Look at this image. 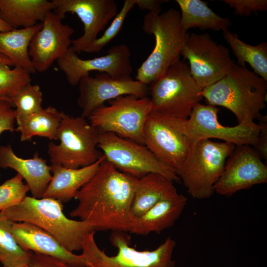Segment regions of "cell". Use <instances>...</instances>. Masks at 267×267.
I'll list each match as a JSON object with an SVG mask.
<instances>
[{
	"label": "cell",
	"mask_w": 267,
	"mask_h": 267,
	"mask_svg": "<svg viewBox=\"0 0 267 267\" xmlns=\"http://www.w3.org/2000/svg\"><path fill=\"white\" fill-rule=\"evenodd\" d=\"M15 107L16 118H21L41 111L43 92L38 85L28 84L11 99Z\"/></svg>",
	"instance_id": "4dcf8cb0"
},
{
	"label": "cell",
	"mask_w": 267,
	"mask_h": 267,
	"mask_svg": "<svg viewBox=\"0 0 267 267\" xmlns=\"http://www.w3.org/2000/svg\"><path fill=\"white\" fill-rule=\"evenodd\" d=\"M53 12L62 19L65 14H76L84 25V33L72 40L70 48L79 54L85 51L98 38V35L118 13L114 0H52Z\"/></svg>",
	"instance_id": "2e32d148"
},
{
	"label": "cell",
	"mask_w": 267,
	"mask_h": 267,
	"mask_svg": "<svg viewBox=\"0 0 267 267\" xmlns=\"http://www.w3.org/2000/svg\"><path fill=\"white\" fill-rule=\"evenodd\" d=\"M12 222L0 212V263L2 266L27 267L32 252L22 249L11 232Z\"/></svg>",
	"instance_id": "f1b7e54d"
},
{
	"label": "cell",
	"mask_w": 267,
	"mask_h": 267,
	"mask_svg": "<svg viewBox=\"0 0 267 267\" xmlns=\"http://www.w3.org/2000/svg\"><path fill=\"white\" fill-rule=\"evenodd\" d=\"M149 88L151 113L172 118L187 120L203 98V89L191 76L189 66L180 59Z\"/></svg>",
	"instance_id": "5b68a950"
},
{
	"label": "cell",
	"mask_w": 267,
	"mask_h": 267,
	"mask_svg": "<svg viewBox=\"0 0 267 267\" xmlns=\"http://www.w3.org/2000/svg\"><path fill=\"white\" fill-rule=\"evenodd\" d=\"M98 148L106 159L119 171L139 178L149 173H158L179 182L177 174L162 164L144 145L111 133L99 134Z\"/></svg>",
	"instance_id": "30bf717a"
},
{
	"label": "cell",
	"mask_w": 267,
	"mask_h": 267,
	"mask_svg": "<svg viewBox=\"0 0 267 267\" xmlns=\"http://www.w3.org/2000/svg\"><path fill=\"white\" fill-rule=\"evenodd\" d=\"M12 66L13 64L9 59L0 54V97L10 101L32 81L29 72L19 67L11 69Z\"/></svg>",
	"instance_id": "f546056e"
},
{
	"label": "cell",
	"mask_w": 267,
	"mask_h": 267,
	"mask_svg": "<svg viewBox=\"0 0 267 267\" xmlns=\"http://www.w3.org/2000/svg\"><path fill=\"white\" fill-rule=\"evenodd\" d=\"M230 7L233 8L236 15L248 16L252 12L267 9V0H223Z\"/></svg>",
	"instance_id": "836d02e7"
},
{
	"label": "cell",
	"mask_w": 267,
	"mask_h": 267,
	"mask_svg": "<svg viewBox=\"0 0 267 267\" xmlns=\"http://www.w3.org/2000/svg\"><path fill=\"white\" fill-rule=\"evenodd\" d=\"M137 179L118 170L104 157L94 175L75 194L78 204L70 216L96 231L129 232Z\"/></svg>",
	"instance_id": "6da1fadb"
},
{
	"label": "cell",
	"mask_w": 267,
	"mask_h": 267,
	"mask_svg": "<svg viewBox=\"0 0 267 267\" xmlns=\"http://www.w3.org/2000/svg\"></svg>",
	"instance_id": "60d3db41"
},
{
	"label": "cell",
	"mask_w": 267,
	"mask_h": 267,
	"mask_svg": "<svg viewBox=\"0 0 267 267\" xmlns=\"http://www.w3.org/2000/svg\"><path fill=\"white\" fill-rule=\"evenodd\" d=\"M78 85L79 95L77 102L82 110L81 116L85 118L104 106L105 102L118 97L133 95L143 98L149 94L148 85L134 80L131 76L114 78L105 73L84 76Z\"/></svg>",
	"instance_id": "5bb4252c"
},
{
	"label": "cell",
	"mask_w": 267,
	"mask_h": 267,
	"mask_svg": "<svg viewBox=\"0 0 267 267\" xmlns=\"http://www.w3.org/2000/svg\"><path fill=\"white\" fill-rule=\"evenodd\" d=\"M173 181L158 173L137 179L131 206V217L141 216L160 201L177 193Z\"/></svg>",
	"instance_id": "cb8c5ba5"
},
{
	"label": "cell",
	"mask_w": 267,
	"mask_h": 267,
	"mask_svg": "<svg viewBox=\"0 0 267 267\" xmlns=\"http://www.w3.org/2000/svg\"><path fill=\"white\" fill-rule=\"evenodd\" d=\"M18 174L0 185V212L20 203L29 188Z\"/></svg>",
	"instance_id": "1f68e13d"
},
{
	"label": "cell",
	"mask_w": 267,
	"mask_h": 267,
	"mask_svg": "<svg viewBox=\"0 0 267 267\" xmlns=\"http://www.w3.org/2000/svg\"><path fill=\"white\" fill-rule=\"evenodd\" d=\"M222 34L237 58V64L245 67V63H248L255 73L267 81V43L261 42L256 45L246 44L228 29L222 31Z\"/></svg>",
	"instance_id": "83f0119b"
},
{
	"label": "cell",
	"mask_w": 267,
	"mask_h": 267,
	"mask_svg": "<svg viewBox=\"0 0 267 267\" xmlns=\"http://www.w3.org/2000/svg\"><path fill=\"white\" fill-rule=\"evenodd\" d=\"M267 182V166L249 145L236 146L214 187V193L230 196Z\"/></svg>",
	"instance_id": "9a60e30c"
},
{
	"label": "cell",
	"mask_w": 267,
	"mask_h": 267,
	"mask_svg": "<svg viewBox=\"0 0 267 267\" xmlns=\"http://www.w3.org/2000/svg\"><path fill=\"white\" fill-rule=\"evenodd\" d=\"M166 0H135V5L141 10H147L149 12L159 14L161 11V3Z\"/></svg>",
	"instance_id": "74e56055"
},
{
	"label": "cell",
	"mask_w": 267,
	"mask_h": 267,
	"mask_svg": "<svg viewBox=\"0 0 267 267\" xmlns=\"http://www.w3.org/2000/svg\"><path fill=\"white\" fill-rule=\"evenodd\" d=\"M180 10V24L187 32L192 28L216 31L227 29L230 20L214 12L205 1L201 0H176Z\"/></svg>",
	"instance_id": "484cf974"
},
{
	"label": "cell",
	"mask_w": 267,
	"mask_h": 267,
	"mask_svg": "<svg viewBox=\"0 0 267 267\" xmlns=\"http://www.w3.org/2000/svg\"><path fill=\"white\" fill-rule=\"evenodd\" d=\"M42 27V22L35 26L0 31V54L9 59L14 67H21L30 74L36 72L29 55V46L34 35Z\"/></svg>",
	"instance_id": "d4e9b609"
},
{
	"label": "cell",
	"mask_w": 267,
	"mask_h": 267,
	"mask_svg": "<svg viewBox=\"0 0 267 267\" xmlns=\"http://www.w3.org/2000/svg\"><path fill=\"white\" fill-rule=\"evenodd\" d=\"M12 29L1 19H0V31L5 32L11 30Z\"/></svg>",
	"instance_id": "f35d334b"
},
{
	"label": "cell",
	"mask_w": 267,
	"mask_h": 267,
	"mask_svg": "<svg viewBox=\"0 0 267 267\" xmlns=\"http://www.w3.org/2000/svg\"><path fill=\"white\" fill-rule=\"evenodd\" d=\"M135 5V0H126L121 10L117 13L110 26L102 35L98 38L85 52L96 53L100 51L118 34L122 27L128 12Z\"/></svg>",
	"instance_id": "d6a6232c"
},
{
	"label": "cell",
	"mask_w": 267,
	"mask_h": 267,
	"mask_svg": "<svg viewBox=\"0 0 267 267\" xmlns=\"http://www.w3.org/2000/svg\"><path fill=\"white\" fill-rule=\"evenodd\" d=\"M54 9L47 0H0V19L12 29L27 28L43 22Z\"/></svg>",
	"instance_id": "603a6c76"
},
{
	"label": "cell",
	"mask_w": 267,
	"mask_h": 267,
	"mask_svg": "<svg viewBox=\"0 0 267 267\" xmlns=\"http://www.w3.org/2000/svg\"><path fill=\"white\" fill-rule=\"evenodd\" d=\"M11 101L0 97V135L5 131H16V112Z\"/></svg>",
	"instance_id": "e575fe53"
},
{
	"label": "cell",
	"mask_w": 267,
	"mask_h": 267,
	"mask_svg": "<svg viewBox=\"0 0 267 267\" xmlns=\"http://www.w3.org/2000/svg\"><path fill=\"white\" fill-rule=\"evenodd\" d=\"M235 146L209 139L194 143L183 163L177 172L191 196L196 199L210 198Z\"/></svg>",
	"instance_id": "8992f818"
},
{
	"label": "cell",
	"mask_w": 267,
	"mask_h": 267,
	"mask_svg": "<svg viewBox=\"0 0 267 267\" xmlns=\"http://www.w3.org/2000/svg\"><path fill=\"white\" fill-rule=\"evenodd\" d=\"M185 121L151 113L143 129L144 145L176 174L192 146L186 134Z\"/></svg>",
	"instance_id": "8fae6325"
},
{
	"label": "cell",
	"mask_w": 267,
	"mask_h": 267,
	"mask_svg": "<svg viewBox=\"0 0 267 267\" xmlns=\"http://www.w3.org/2000/svg\"><path fill=\"white\" fill-rule=\"evenodd\" d=\"M11 232L16 242L26 251L48 256L73 266L86 267L82 254L67 250L53 235L38 226L27 222H12Z\"/></svg>",
	"instance_id": "d6986e66"
},
{
	"label": "cell",
	"mask_w": 267,
	"mask_h": 267,
	"mask_svg": "<svg viewBox=\"0 0 267 267\" xmlns=\"http://www.w3.org/2000/svg\"><path fill=\"white\" fill-rule=\"evenodd\" d=\"M74 31L53 11L46 15L42 27L34 35L29 46V55L36 72L46 71L67 53Z\"/></svg>",
	"instance_id": "ac0fdd59"
},
{
	"label": "cell",
	"mask_w": 267,
	"mask_h": 267,
	"mask_svg": "<svg viewBox=\"0 0 267 267\" xmlns=\"http://www.w3.org/2000/svg\"><path fill=\"white\" fill-rule=\"evenodd\" d=\"M180 56L189 61L191 75L202 89L222 78L235 63L229 49L207 33H187Z\"/></svg>",
	"instance_id": "7c38bea8"
},
{
	"label": "cell",
	"mask_w": 267,
	"mask_h": 267,
	"mask_svg": "<svg viewBox=\"0 0 267 267\" xmlns=\"http://www.w3.org/2000/svg\"><path fill=\"white\" fill-rule=\"evenodd\" d=\"M63 113L48 106L35 113L16 118V131L20 133L21 141H30L36 136L57 140V130Z\"/></svg>",
	"instance_id": "4316f807"
},
{
	"label": "cell",
	"mask_w": 267,
	"mask_h": 267,
	"mask_svg": "<svg viewBox=\"0 0 267 267\" xmlns=\"http://www.w3.org/2000/svg\"><path fill=\"white\" fill-rule=\"evenodd\" d=\"M2 267H14L11 266H2Z\"/></svg>",
	"instance_id": "ab89813d"
},
{
	"label": "cell",
	"mask_w": 267,
	"mask_h": 267,
	"mask_svg": "<svg viewBox=\"0 0 267 267\" xmlns=\"http://www.w3.org/2000/svg\"><path fill=\"white\" fill-rule=\"evenodd\" d=\"M63 210L57 200L26 196L20 203L0 212L11 222H30L43 228L71 252L81 250L87 236L96 230L86 222L68 218Z\"/></svg>",
	"instance_id": "3957f363"
},
{
	"label": "cell",
	"mask_w": 267,
	"mask_h": 267,
	"mask_svg": "<svg viewBox=\"0 0 267 267\" xmlns=\"http://www.w3.org/2000/svg\"><path fill=\"white\" fill-rule=\"evenodd\" d=\"M95 231L85 239L82 250L86 267H174L173 254L176 241L168 237L153 250L139 251L131 246L130 238L124 232H113L110 236L112 245L118 251L109 256L101 250L94 238Z\"/></svg>",
	"instance_id": "52a82bcc"
},
{
	"label": "cell",
	"mask_w": 267,
	"mask_h": 267,
	"mask_svg": "<svg viewBox=\"0 0 267 267\" xmlns=\"http://www.w3.org/2000/svg\"><path fill=\"white\" fill-rule=\"evenodd\" d=\"M262 127L254 149L262 159L267 161V119L264 116L260 120Z\"/></svg>",
	"instance_id": "8d00e7d4"
},
{
	"label": "cell",
	"mask_w": 267,
	"mask_h": 267,
	"mask_svg": "<svg viewBox=\"0 0 267 267\" xmlns=\"http://www.w3.org/2000/svg\"><path fill=\"white\" fill-rule=\"evenodd\" d=\"M99 134L86 118L64 112L57 133L59 143L51 141L48 144L51 164L71 169L93 164L103 155L97 146Z\"/></svg>",
	"instance_id": "ba28073f"
},
{
	"label": "cell",
	"mask_w": 267,
	"mask_h": 267,
	"mask_svg": "<svg viewBox=\"0 0 267 267\" xmlns=\"http://www.w3.org/2000/svg\"><path fill=\"white\" fill-rule=\"evenodd\" d=\"M180 11L170 8L159 14L148 12L142 28L155 37L154 47L138 68L136 80L150 85L169 67L180 60L187 35L180 24Z\"/></svg>",
	"instance_id": "277c9868"
},
{
	"label": "cell",
	"mask_w": 267,
	"mask_h": 267,
	"mask_svg": "<svg viewBox=\"0 0 267 267\" xmlns=\"http://www.w3.org/2000/svg\"><path fill=\"white\" fill-rule=\"evenodd\" d=\"M27 267H79L73 266L58 259L42 254H32Z\"/></svg>",
	"instance_id": "d590c367"
},
{
	"label": "cell",
	"mask_w": 267,
	"mask_h": 267,
	"mask_svg": "<svg viewBox=\"0 0 267 267\" xmlns=\"http://www.w3.org/2000/svg\"><path fill=\"white\" fill-rule=\"evenodd\" d=\"M131 50L126 44L111 47L104 56L89 59L80 58L70 47L67 53L57 61L58 66L71 86L78 85L91 71L105 73L114 78L131 76Z\"/></svg>",
	"instance_id": "e0dca14e"
},
{
	"label": "cell",
	"mask_w": 267,
	"mask_h": 267,
	"mask_svg": "<svg viewBox=\"0 0 267 267\" xmlns=\"http://www.w3.org/2000/svg\"><path fill=\"white\" fill-rule=\"evenodd\" d=\"M104 157L103 154L93 164L78 169L67 168L59 164H51L52 178L43 197L53 198L62 203L69 201L94 175Z\"/></svg>",
	"instance_id": "7402d4cb"
},
{
	"label": "cell",
	"mask_w": 267,
	"mask_h": 267,
	"mask_svg": "<svg viewBox=\"0 0 267 267\" xmlns=\"http://www.w3.org/2000/svg\"><path fill=\"white\" fill-rule=\"evenodd\" d=\"M0 168L16 171L36 198L43 197L52 178L50 165L38 153L32 158L23 159L15 154L10 144L0 146Z\"/></svg>",
	"instance_id": "44dd1931"
},
{
	"label": "cell",
	"mask_w": 267,
	"mask_h": 267,
	"mask_svg": "<svg viewBox=\"0 0 267 267\" xmlns=\"http://www.w3.org/2000/svg\"><path fill=\"white\" fill-rule=\"evenodd\" d=\"M187 202V198L178 192L160 201L141 216L131 217L129 232L140 235L160 233L174 225Z\"/></svg>",
	"instance_id": "ffe728a7"
},
{
	"label": "cell",
	"mask_w": 267,
	"mask_h": 267,
	"mask_svg": "<svg viewBox=\"0 0 267 267\" xmlns=\"http://www.w3.org/2000/svg\"><path fill=\"white\" fill-rule=\"evenodd\" d=\"M267 81L235 63L221 80L203 89L202 95L212 106L223 107L235 116L238 123L254 122L264 116Z\"/></svg>",
	"instance_id": "7a4b0ae2"
},
{
	"label": "cell",
	"mask_w": 267,
	"mask_h": 267,
	"mask_svg": "<svg viewBox=\"0 0 267 267\" xmlns=\"http://www.w3.org/2000/svg\"><path fill=\"white\" fill-rule=\"evenodd\" d=\"M94 110L88 121L100 134L114 133L144 145L143 129L152 107L148 97L123 95Z\"/></svg>",
	"instance_id": "9c48e42d"
},
{
	"label": "cell",
	"mask_w": 267,
	"mask_h": 267,
	"mask_svg": "<svg viewBox=\"0 0 267 267\" xmlns=\"http://www.w3.org/2000/svg\"><path fill=\"white\" fill-rule=\"evenodd\" d=\"M218 111L216 106L200 103L193 108L185 121L186 134L192 145L201 139L213 138L235 146L256 144L262 127L261 123L245 122L233 127L225 126L218 120Z\"/></svg>",
	"instance_id": "4fadbf2b"
}]
</instances>
